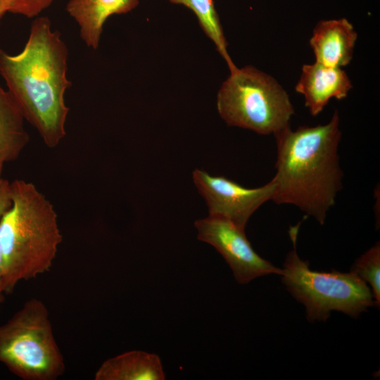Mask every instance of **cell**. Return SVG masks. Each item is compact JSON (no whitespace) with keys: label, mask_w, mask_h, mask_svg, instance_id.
Returning <instances> with one entry per match:
<instances>
[{"label":"cell","mask_w":380,"mask_h":380,"mask_svg":"<svg viewBox=\"0 0 380 380\" xmlns=\"http://www.w3.org/2000/svg\"><path fill=\"white\" fill-rule=\"evenodd\" d=\"M68 54L60 32L52 29L46 16L34 18L20 53L11 55L0 47V75L8 91L49 148L66 136Z\"/></svg>","instance_id":"1"},{"label":"cell","mask_w":380,"mask_h":380,"mask_svg":"<svg viewBox=\"0 0 380 380\" xmlns=\"http://www.w3.org/2000/svg\"><path fill=\"white\" fill-rule=\"evenodd\" d=\"M336 110L325 125L290 126L275 134L276 173L272 201L291 204L323 224L343 188L338 153L341 137Z\"/></svg>","instance_id":"2"},{"label":"cell","mask_w":380,"mask_h":380,"mask_svg":"<svg viewBox=\"0 0 380 380\" xmlns=\"http://www.w3.org/2000/svg\"><path fill=\"white\" fill-rule=\"evenodd\" d=\"M11 204L0 219V254L6 294L22 281L50 270L63 236L51 201L32 182H10Z\"/></svg>","instance_id":"3"},{"label":"cell","mask_w":380,"mask_h":380,"mask_svg":"<svg viewBox=\"0 0 380 380\" xmlns=\"http://www.w3.org/2000/svg\"><path fill=\"white\" fill-rule=\"evenodd\" d=\"M0 363L23 380H56L65 373V360L42 300H27L0 326Z\"/></svg>","instance_id":"4"},{"label":"cell","mask_w":380,"mask_h":380,"mask_svg":"<svg viewBox=\"0 0 380 380\" xmlns=\"http://www.w3.org/2000/svg\"><path fill=\"white\" fill-rule=\"evenodd\" d=\"M300 222L289 231L293 249L286 255L281 280L287 290L306 309L309 322H325L336 310L357 317L374 305L371 289L355 273L313 271L300 258L296 241Z\"/></svg>","instance_id":"5"},{"label":"cell","mask_w":380,"mask_h":380,"mask_svg":"<svg viewBox=\"0 0 380 380\" xmlns=\"http://www.w3.org/2000/svg\"><path fill=\"white\" fill-rule=\"evenodd\" d=\"M217 108L229 126L268 135L288 126L294 108L288 94L272 76L251 65L237 67L222 83Z\"/></svg>","instance_id":"6"},{"label":"cell","mask_w":380,"mask_h":380,"mask_svg":"<svg viewBox=\"0 0 380 380\" xmlns=\"http://www.w3.org/2000/svg\"><path fill=\"white\" fill-rule=\"evenodd\" d=\"M198 239L213 246L232 269L234 278L244 284L257 277L277 274L282 270L260 257L252 248L243 228L220 217L197 220Z\"/></svg>","instance_id":"7"},{"label":"cell","mask_w":380,"mask_h":380,"mask_svg":"<svg viewBox=\"0 0 380 380\" xmlns=\"http://www.w3.org/2000/svg\"><path fill=\"white\" fill-rule=\"evenodd\" d=\"M193 179L206 201L210 216L227 219L243 229L253 213L272 200L274 191L272 180L260 187L248 189L199 169L193 172Z\"/></svg>","instance_id":"8"},{"label":"cell","mask_w":380,"mask_h":380,"mask_svg":"<svg viewBox=\"0 0 380 380\" xmlns=\"http://www.w3.org/2000/svg\"><path fill=\"white\" fill-rule=\"evenodd\" d=\"M353 87L346 72L318 63L305 64L296 85V91L305 99V105L312 116L320 113L329 101L345 99Z\"/></svg>","instance_id":"9"},{"label":"cell","mask_w":380,"mask_h":380,"mask_svg":"<svg viewBox=\"0 0 380 380\" xmlns=\"http://www.w3.org/2000/svg\"><path fill=\"white\" fill-rule=\"evenodd\" d=\"M357 34L346 18L323 20L315 25L310 39L316 63L332 68L348 65Z\"/></svg>","instance_id":"10"},{"label":"cell","mask_w":380,"mask_h":380,"mask_svg":"<svg viewBox=\"0 0 380 380\" xmlns=\"http://www.w3.org/2000/svg\"><path fill=\"white\" fill-rule=\"evenodd\" d=\"M139 4V0H69L65 11L77 23L80 38L86 46L96 50L107 19L113 15L127 13Z\"/></svg>","instance_id":"11"},{"label":"cell","mask_w":380,"mask_h":380,"mask_svg":"<svg viewBox=\"0 0 380 380\" xmlns=\"http://www.w3.org/2000/svg\"><path fill=\"white\" fill-rule=\"evenodd\" d=\"M165 375L156 354L131 350L104 361L94 374L95 380H163Z\"/></svg>","instance_id":"12"},{"label":"cell","mask_w":380,"mask_h":380,"mask_svg":"<svg viewBox=\"0 0 380 380\" xmlns=\"http://www.w3.org/2000/svg\"><path fill=\"white\" fill-rule=\"evenodd\" d=\"M25 121L12 96L0 84V177L4 165L15 160L28 144Z\"/></svg>","instance_id":"13"},{"label":"cell","mask_w":380,"mask_h":380,"mask_svg":"<svg viewBox=\"0 0 380 380\" xmlns=\"http://www.w3.org/2000/svg\"><path fill=\"white\" fill-rule=\"evenodd\" d=\"M174 4H181L190 9L196 16L205 34L215 44L219 53L226 61L230 71L236 66L227 51V43L223 33L218 13L213 0H168Z\"/></svg>","instance_id":"14"},{"label":"cell","mask_w":380,"mask_h":380,"mask_svg":"<svg viewBox=\"0 0 380 380\" xmlns=\"http://www.w3.org/2000/svg\"><path fill=\"white\" fill-rule=\"evenodd\" d=\"M350 271L371 286L374 305H380V244H376L356 260Z\"/></svg>","instance_id":"15"},{"label":"cell","mask_w":380,"mask_h":380,"mask_svg":"<svg viewBox=\"0 0 380 380\" xmlns=\"http://www.w3.org/2000/svg\"><path fill=\"white\" fill-rule=\"evenodd\" d=\"M8 6V12L34 18L47 9L53 0H5Z\"/></svg>","instance_id":"16"},{"label":"cell","mask_w":380,"mask_h":380,"mask_svg":"<svg viewBox=\"0 0 380 380\" xmlns=\"http://www.w3.org/2000/svg\"><path fill=\"white\" fill-rule=\"evenodd\" d=\"M11 204L10 182L0 177V219ZM5 291L3 284L1 258L0 254V308L5 299Z\"/></svg>","instance_id":"17"},{"label":"cell","mask_w":380,"mask_h":380,"mask_svg":"<svg viewBox=\"0 0 380 380\" xmlns=\"http://www.w3.org/2000/svg\"><path fill=\"white\" fill-rule=\"evenodd\" d=\"M8 12V6L5 0H0V24L2 18Z\"/></svg>","instance_id":"18"}]
</instances>
